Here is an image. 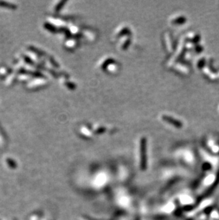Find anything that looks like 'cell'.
<instances>
[{
    "instance_id": "obj_1",
    "label": "cell",
    "mask_w": 219,
    "mask_h": 220,
    "mask_svg": "<svg viewBox=\"0 0 219 220\" xmlns=\"http://www.w3.org/2000/svg\"><path fill=\"white\" fill-rule=\"evenodd\" d=\"M45 84H46V81L44 80V79H36V83H35L34 81L31 82V83H29V87L30 89H33V88H36V85H39V86H41V85H45Z\"/></svg>"
},
{
    "instance_id": "obj_2",
    "label": "cell",
    "mask_w": 219,
    "mask_h": 220,
    "mask_svg": "<svg viewBox=\"0 0 219 220\" xmlns=\"http://www.w3.org/2000/svg\"><path fill=\"white\" fill-rule=\"evenodd\" d=\"M0 7H5V8H9V9H15L16 7H17L15 4H10V3H7V2H4V1H1V2H0Z\"/></svg>"
}]
</instances>
